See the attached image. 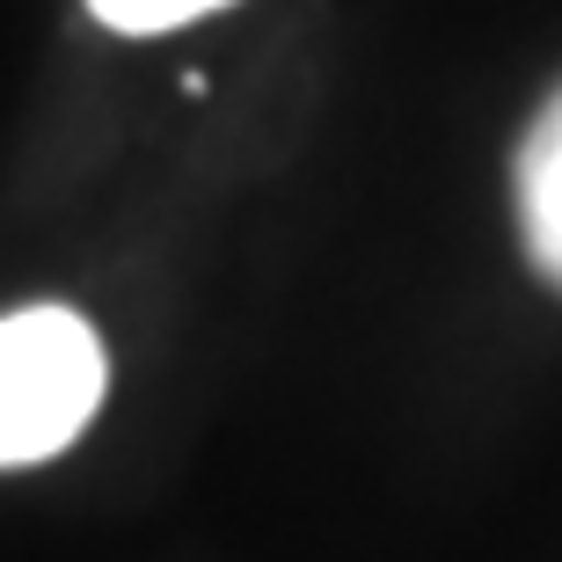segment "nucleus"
Returning a JSON list of instances; mask_svg holds the SVG:
<instances>
[{
  "instance_id": "7ed1b4c3",
  "label": "nucleus",
  "mask_w": 562,
  "mask_h": 562,
  "mask_svg": "<svg viewBox=\"0 0 562 562\" xmlns=\"http://www.w3.org/2000/svg\"><path fill=\"white\" fill-rule=\"evenodd\" d=\"M212 8H227V0H88V15L125 30V37H161V30H183Z\"/></svg>"
},
{
  "instance_id": "f257e3e1",
  "label": "nucleus",
  "mask_w": 562,
  "mask_h": 562,
  "mask_svg": "<svg viewBox=\"0 0 562 562\" xmlns=\"http://www.w3.org/2000/svg\"><path fill=\"white\" fill-rule=\"evenodd\" d=\"M103 344L74 307H22L0 322V468L66 453L103 402Z\"/></svg>"
},
{
  "instance_id": "f03ea898",
  "label": "nucleus",
  "mask_w": 562,
  "mask_h": 562,
  "mask_svg": "<svg viewBox=\"0 0 562 562\" xmlns=\"http://www.w3.org/2000/svg\"><path fill=\"white\" fill-rule=\"evenodd\" d=\"M519 234L533 271L562 292V95L533 117L519 146Z\"/></svg>"
}]
</instances>
